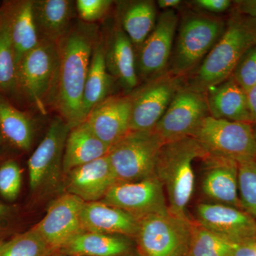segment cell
<instances>
[{
	"label": "cell",
	"instance_id": "1",
	"mask_svg": "<svg viewBox=\"0 0 256 256\" xmlns=\"http://www.w3.org/2000/svg\"><path fill=\"white\" fill-rule=\"evenodd\" d=\"M101 36L96 24L79 21L57 43L60 67L53 106L70 129L85 122L82 116L84 88L92 52Z\"/></svg>",
	"mask_w": 256,
	"mask_h": 256
},
{
	"label": "cell",
	"instance_id": "2",
	"mask_svg": "<svg viewBox=\"0 0 256 256\" xmlns=\"http://www.w3.org/2000/svg\"><path fill=\"white\" fill-rule=\"evenodd\" d=\"M256 46V20L233 9L222 36L198 67L184 78L183 86L206 94L232 77L242 56Z\"/></svg>",
	"mask_w": 256,
	"mask_h": 256
},
{
	"label": "cell",
	"instance_id": "3",
	"mask_svg": "<svg viewBox=\"0 0 256 256\" xmlns=\"http://www.w3.org/2000/svg\"><path fill=\"white\" fill-rule=\"evenodd\" d=\"M206 152L192 137L165 143L156 160L154 175L164 188L170 212L188 218V205L194 190L193 162Z\"/></svg>",
	"mask_w": 256,
	"mask_h": 256
},
{
	"label": "cell",
	"instance_id": "4",
	"mask_svg": "<svg viewBox=\"0 0 256 256\" xmlns=\"http://www.w3.org/2000/svg\"><path fill=\"white\" fill-rule=\"evenodd\" d=\"M226 22L191 9L182 12L168 72L183 79L193 73L223 34Z\"/></svg>",
	"mask_w": 256,
	"mask_h": 256
},
{
	"label": "cell",
	"instance_id": "5",
	"mask_svg": "<svg viewBox=\"0 0 256 256\" xmlns=\"http://www.w3.org/2000/svg\"><path fill=\"white\" fill-rule=\"evenodd\" d=\"M60 53L54 42L41 40L16 66L14 97L46 114L53 106L58 82Z\"/></svg>",
	"mask_w": 256,
	"mask_h": 256
},
{
	"label": "cell",
	"instance_id": "6",
	"mask_svg": "<svg viewBox=\"0 0 256 256\" xmlns=\"http://www.w3.org/2000/svg\"><path fill=\"white\" fill-rule=\"evenodd\" d=\"M194 222L168 210L139 220L136 238L141 256H188Z\"/></svg>",
	"mask_w": 256,
	"mask_h": 256
},
{
	"label": "cell",
	"instance_id": "7",
	"mask_svg": "<svg viewBox=\"0 0 256 256\" xmlns=\"http://www.w3.org/2000/svg\"><path fill=\"white\" fill-rule=\"evenodd\" d=\"M208 156L239 163L255 159L256 142L252 124L216 119L208 116L191 136Z\"/></svg>",
	"mask_w": 256,
	"mask_h": 256
},
{
	"label": "cell",
	"instance_id": "8",
	"mask_svg": "<svg viewBox=\"0 0 256 256\" xmlns=\"http://www.w3.org/2000/svg\"><path fill=\"white\" fill-rule=\"evenodd\" d=\"M164 143L154 131H130L108 154L117 182L140 181L154 176Z\"/></svg>",
	"mask_w": 256,
	"mask_h": 256
},
{
	"label": "cell",
	"instance_id": "9",
	"mask_svg": "<svg viewBox=\"0 0 256 256\" xmlns=\"http://www.w3.org/2000/svg\"><path fill=\"white\" fill-rule=\"evenodd\" d=\"M184 79L166 72L131 92L130 131L152 130L183 86Z\"/></svg>",
	"mask_w": 256,
	"mask_h": 256
},
{
	"label": "cell",
	"instance_id": "10",
	"mask_svg": "<svg viewBox=\"0 0 256 256\" xmlns=\"http://www.w3.org/2000/svg\"><path fill=\"white\" fill-rule=\"evenodd\" d=\"M178 20L176 10L162 11L158 15L154 30L136 52L140 82H148L168 72Z\"/></svg>",
	"mask_w": 256,
	"mask_h": 256
},
{
	"label": "cell",
	"instance_id": "11",
	"mask_svg": "<svg viewBox=\"0 0 256 256\" xmlns=\"http://www.w3.org/2000/svg\"><path fill=\"white\" fill-rule=\"evenodd\" d=\"M210 116L206 94L182 87L153 131L162 142L191 137L202 120Z\"/></svg>",
	"mask_w": 256,
	"mask_h": 256
},
{
	"label": "cell",
	"instance_id": "12",
	"mask_svg": "<svg viewBox=\"0 0 256 256\" xmlns=\"http://www.w3.org/2000/svg\"><path fill=\"white\" fill-rule=\"evenodd\" d=\"M100 202L137 217L169 210L162 184L154 175L140 181L116 182Z\"/></svg>",
	"mask_w": 256,
	"mask_h": 256
},
{
	"label": "cell",
	"instance_id": "13",
	"mask_svg": "<svg viewBox=\"0 0 256 256\" xmlns=\"http://www.w3.org/2000/svg\"><path fill=\"white\" fill-rule=\"evenodd\" d=\"M196 218L198 225L232 244L256 240V220L242 208L202 202L196 207Z\"/></svg>",
	"mask_w": 256,
	"mask_h": 256
},
{
	"label": "cell",
	"instance_id": "14",
	"mask_svg": "<svg viewBox=\"0 0 256 256\" xmlns=\"http://www.w3.org/2000/svg\"><path fill=\"white\" fill-rule=\"evenodd\" d=\"M84 203L78 197L66 193L53 202L46 216L33 227L53 252L60 250L84 232L82 224Z\"/></svg>",
	"mask_w": 256,
	"mask_h": 256
},
{
	"label": "cell",
	"instance_id": "15",
	"mask_svg": "<svg viewBox=\"0 0 256 256\" xmlns=\"http://www.w3.org/2000/svg\"><path fill=\"white\" fill-rule=\"evenodd\" d=\"M66 122L60 117L52 120L46 136L42 140L28 162L30 188L32 192L57 178L60 170L64 148L70 132Z\"/></svg>",
	"mask_w": 256,
	"mask_h": 256
},
{
	"label": "cell",
	"instance_id": "16",
	"mask_svg": "<svg viewBox=\"0 0 256 256\" xmlns=\"http://www.w3.org/2000/svg\"><path fill=\"white\" fill-rule=\"evenodd\" d=\"M131 96L111 95L92 109L86 122L94 134L111 148L130 132Z\"/></svg>",
	"mask_w": 256,
	"mask_h": 256
},
{
	"label": "cell",
	"instance_id": "17",
	"mask_svg": "<svg viewBox=\"0 0 256 256\" xmlns=\"http://www.w3.org/2000/svg\"><path fill=\"white\" fill-rule=\"evenodd\" d=\"M203 163L202 193L212 203L242 208L238 194V163L206 154Z\"/></svg>",
	"mask_w": 256,
	"mask_h": 256
},
{
	"label": "cell",
	"instance_id": "18",
	"mask_svg": "<svg viewBox=\"0 0 256 256\" xmlns=\"http://www.w3.org/2000/svg\"><path fill=\"white\" fill-rule=\"evenodd\" d=\"M33 2L34 0H9L0 4V18L8 26L16 66L41 40L34 16Z\"/></svg>",
	"mask_w": 256,
	"mask_h": 256
},
{
	"label": "cell",
	"instance_id": "19",
	"mask_svg": "<svg viewBox=\"0 0 256 256\" xmlns=\"http://www.w3.org/2000/svg\"><path fill=\"white\" fill-rule=\"evenodd\" d=\"M66 193L85 202H99L117 182L108 154L66 173Z\"/></svg>",
	"mask_w": 256,
	"mask_h": 256
},
{
	"label": "cell",
	"instance_id": "20",
	"mask_svg": "<svg viewBox=\"0 0 256 256\" xmlns=\"http://www.w3.org/2000/svg\"><path fill=\"white\" fill-rule=\"evenodd\" d=\"M106 62L108 70L114 82L130 94L140 85L136 52L132 42L116 20L110 34L105 38Z\"/></svg>",
	"mask_w": 256,
	"mask_h": 256
},
{
	"label": "cell",
	"instance_id": "21",
	"mask_svg": "<svg viewBox=\"0 0 256 256\" xmlns=\"http://www.w3.org/2000/svg\"><path fill=\"white\" fill-rule=\"evenodd\" d=\"M84 232L136 237L139 220L124 210L104 202H85L82 212Z\"/></svg>",
	"mask_w": 256,
	"mask_h": 256
},
{
	"label": "cell",
	"instance_id": "22",
	"mask_svg": "<svg viewBox=\"0 0 256 256\" xmlns=\"http://www.w3.org/2000/svg\"><path fill=\"white\" fill-rule=\"evenodd\" d=\"M210 116L216 119L252 124L246 92L230 77L206 92Z\"/></svg>",
	"mask_w": 256,
	"mask_h": 256
},
{
	"label": "cell",
	"instance_id": "23",
	"mask_svg": "<svg viewBox=\"0 0 256 256\" xmlns=\"http://www.w3.org/2000/svg\"><path fill=\"white\" fill-rule=\"evenodd\" d=\"M33 10L40 40L56 44L72 28L76 13L72 0H34Z\"/></svg>",
	"mask_w": 256,
	"mask_h": 256
},
{
	"label": "cell",
	"instance_id": "24",
	"mask_svg": "<svg viewBox=\"0 0 256 256\" xmlns=\"http://www.w3.org/2000/svg\"><path fill=\"white\" fill-rule=\"evenodd\" d=\"M117 2L116 20L137 52L156 26L158 18L156 2L134 0Z\"/></svg>",
	"mask_w": 256,
	"mask_h": 256
},
{
	"label": "cell",
	"instance_id": "25",
	"mask_svg": "<svg viewBox=\"0 0 256 256\" xmlns=\"http://www.w3.org/2000/svg\"><path fill=\"white\" fill-rule=\"evenodd\" d=\"M110 150L85 121L70 130L64 148L62 170L66 174L74 168L108 156Z\"/></svg>",
	"mask_w": 256,
	"mask_h": 256
},
{
	"label": "cell",
	"instance_id": "26",
	"mask_svg": "<svg viewBox=\"0 0 256 256\" xmlns=\"http://www.w3.org/2000/svg\"><path fill=\"white\" fill-rule=\"evenodd\" d=\"M114 82L106 66L105 38L102 35L92 52L84 88L82 102L84 121L94 108L111 96Z\"/></svg>",
	"mask_w": 256,
	"mask_h": 256
},
{
	"label": "cell",
	"instance_id": "27",
	"mask_svg": "<svg viewBox=\"0 0 256 256\" xmlns=\"http://www.w3.org/2000/svg\"><path fill=\"white\" fill-rule=\"evenodd\" d=\"M127 237L84 232L76 236L60 252L69 256H122L130 250Z\"/></svg>",
	"mask_w": 256,
	"mask_h": 256
},
{
	"label": "cell",
	"instance_id": "28",
	"mask_svg": "<svg viewBox=\"0 0 256 256\" xmlns=\"http://www.w3.org/2000/svg\"><path fill=\"white\" fill-rule=\"evenodd\" d=\"M0 130L4 140L16 149H31L34 137L32 118L2 96H0Z\"/></svg>",
	"mask_w": 256,
	"mask_h": 256
},
{
	"label": "cell",
	"instance_id": "29",
	"mask_svg": "<svg viewBox=\"0 0 256 256\" xmlns=\"http://www.w3.org/2000/svg\"><path fill=\"white\" fill-rule=\"evenodd\" d=\"M16 63L6 24L0 18V96L12 101Z\"/></svg>",
	"mask_w": 256,
	"mask_h": 256
},
{
	"label": "cell",
	"instance_id": "30",
	"mask_svg": "<svg viewBox=\"0 0 256 256\" xmlns=\"http://www.w3.org/2000/svg\"><path fill=\"white\" fill-rule=\"evenodd\" d=\"M53 250L33 228L0 242V256H50Z\"/></svg>",
	"mask_w": 256,
	"mask_h": 256
},
{
	"label": "cell",
	"instance_id": "31",
	"mask_svg": "<svg viewBox=\"0 0 256 256\" xmlns=\"http://www.w3.org/2000/svg\"><path fill=\"white\" fill-rule=\"evenodd\" d=\"M236 245L210 233L194 220L188 256H232Z\"/></svg>",
	"mask_w": 256,
	"mask_h": 256
},
{
	"label": "cell",
	"instance_id": "32",
	"mask_svg": "<svg viewBox=\"0 0 256 256\" xmlns=\"http://www.w3.org/2000/svg\"><path fill=\"white\" fill-rule=\"evenodd\" d=\"M238 194L242 208L256 220V160L238 163Z\"/></svg>",
	"mask_w": 256,
	"mask_h": 256
},
{
	"label": "cell",
	"instance_id": "33",
	"mask_svg": "<svg viewBox=\"0 0 256 256\" xmlns=\"http://www.w3.org/2000/svg\"><path fill=\"white\" fill-rule=\"evenodd\" d=\"M22 170L18 163L8 160L0 166V194L8 200H14L22 186Z\"/></svg>",
	"mask_w": 256,
	"mask_h": 256
},
{
	"label": "cell",
	"instance_id": "34",
	"mask_svg": "<svg viewBox=\"0 0 256 256\" xmlns=\"http://www.w3.org/2000/svg\"><path fill=\"white\" fill-rule=\"evenodd\" d=\"M232 77L246 92L256 84V46L242 56Z\"/></svg>",
	"mask_w": 256,
	"mask_h": 256
},
{
	"label": "cell",
	"instance_id": "35",
	"mask_svg": "<svg viewBox=\"0 0 256 256\" xmlns=\"http://www.w3.org/2000/svg\"><path fill=\"white\" fill-rule=\"evenodd\" d=\"M114 2L111 0H77L76 10L80 21L95 24L105 18Z\"/></svg>",
	"mask_w": 256,
	"mask_h": 256
},
{
	"label": "cell",
	"instance_id": "36",
	"mask_svg": "<svg viewBox=\"0 0 256 256\" xmlns=\"http://www.w3.org/2000/svg\"><path fill=\"white\" fill-rule=\"evenodd\" d=\"M190 9L204 14L220 16L233 8V1L230 0H192L186 2Z\"/></svg>",
	"mask_w": 256,
	"mask_h": 256
},
{
	"label": "cell",
	"instance_id": "37",
	"mask_svg": "<svg viewBox=\"0 0 256 256\" xmlns=\"http://www.w3.org/2000/svg\"><path fill=\"white\" fill-rule=\"evenodd\" d=\"M233 2L234 11L256 20V0H238Z\"/></svg>",
	"mask_w": 256,
	"mask_h": 256
},
{
	"label": "cell",
	"instance_id": "38",
	"mask_svg": "<svg viewBox=\"0 0 256 256\" xmlns=\"http://www.w3.org/2000/svg\"><path fill=\"white\" fill-rule=\"evenodd\" d=\"M254 242H255L236 244L232 256H256Z\"/></svg>",
	"mask_w": 256,
	"mask_h": 256
},
{
	"label": "cell",
	"instance_id": "39",
	"mask_svg": "<svg viewBox=\"0 0 256 256\" xmlns=\"http://www.w3.org/2000/svg\"><path fill=\"white\" fill-rule=\"evenodd\" d=\"M246 94L252 114V124H256V84L248 90Z\"/></svg>",
	"mask_w": 256,
	"mask_h": 256
},
{
	"label": "cell",
	"instance_id": "40",
	"mask_svg": "<svg viewBox=\"0 0 256 256\" xmlns=\"http://www.w3.org/2000/svg\"><path fill=\"white\" fill-rule=\"evenodd\" d=\"M184 4L181 0H158L156 2V6L162 11L176 10Z\"/></svg>",
	"mask_w": 256,
	"mask_h": 256
},
{
	"label": "cell",
	"instance_id": "41",
	"mask_svg": "<svg viewBox=\"0 0 256 256\" xmlns=\"http://www.w3.org/2000/svg\"><path fill=\"white\" fill-rule=\"evenodd\" d=\"M6 210H8L6 207L4 206V205L2 204H0V216L4 215V214L6 213Z\"/></svg>",
	"mask_w": 256,
	"mask_h": 256
},
{
	"label": "cell",
	"instance_id": "42",
	"mask_svg": "<svg viewBox=\"0 0 256 256\" xmlns=\"http://www.w3.org/2000/svg\"><path fill=\"white\" fill-rule=\"evenodd\" d=\"M4 138H3L1 130H0V148H1L2 146L3 142H4Z\"/></svg>",
	"mask_w": 256,
	"mask_h": 256
},
{
	"label": "cell",
	"instance_id": "43",
	"mask_svg": "<svg viewBox=\"0 0 256 256\" xmlns=\"http://www.w3.org/2000/svg\"><path fill=\"white\" fill-rule=\"evenodd\" d=\"M252 127H254V134H255V139H256V124H252ZM255 160H256V152Z\"/></svg>",
	"mask_w": 256,
	"mask_h": 256
},
{
	"label": "cell",
	"instance_id": "44",
	"mask_svg": "<svg viewBox=\"0 0 256 256\" xmlns=\"http://www.w3.org/2000/svg\"><path fill=\"white\" fill-rule=\"evenodd\" d=\"M254 248H255V252H256V240L255 242H254Z\"/></svg>",
	"mask_w": 256,
	"mask_h": 256
},
{
	"label": "cell",
	"instance_id": "45",
	"mask_svg": "<svg viewBox=\"0 0 256 256\" xmlns=\"http://www.w3.org/2000/svg\"><path fill=\"white\" fill-rule=\"evenodd\" d=\"M69 256V255H66V256Z\"/></svg>",
	"mask_w": 256,
	"mask_h": 256
}]
</instances>
